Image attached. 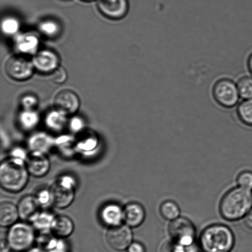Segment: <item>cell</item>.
Returning a JSON list of instances; mask_svg holds the SVG:
<instances>
[{"instance_id":"obj_1","label":"cell","mask_w":252,"mask_h":252,"mask_svg":"<svg viewBox=\"0 0 252 252\" xmlns=\"http://www.w3.org/2000/svg\"><path fill=\"white\" fill-rule=\"evenodd\" d=\"M252 207V191L239 187L229 190L224 195L219 209L224 220L234 221L244 218Z\"/></svg>"},{"instance_id":"obj_2","label":"cell","mask_w":252,"mask_h":252,"mask_svg":"<svg viewBox=\"0 0 252 252\" xmlns=\"http://www.w3.org/2000/svg\"><path fill=\"white\" fill-rule=\"evenodd\" d=\"M29 174L26 161L11 157L1 162L0 184L7 191L18 192L28 184Z\"/></svg>"},{"instance_id":"obj_3","label":"cell","mask_w":252,"mask_h":252,"mask_svg":"<svg viewBox=\"0 0 252 252\" xmlns=\"http://www.w3.org/2000/svg\"><path fill=\"white\" fill-rule=\"evenodd\" d=\"M235 238L231 229L222 224H214L202 232L200 246L204 252H229L233 248Z\"/></svg>"},{"instance_id":"obj_4","label":"cell","mask_w":252,"mask_h":252,"mask_svg":"<svg viewBox=\"0 0 252 252\" xmlns=\"http://www.w3.org/2000/svg\"><path fill=\"white\" fill-rule=\"evenodd\" d=\"M76 184L72 177L64 175L59 178L50 189L52 202L60 209L70 206L75 198Z\"/></svg>"},{"instance_id":"obj_5","label":"cell","mask_w":252,"mask_h":252,"mask_svg":"<svg viewBox=\"0 0 252 252\" xmlns=\"http://www.w3.org/2000/svg\"><path fill=\"white\" fill-rule=\"evenodd\" d=\"M6 236L11 249L16 252L28 250L34 241L33 228L24 222L12 225Z\"/></svg>"},{"instance_id":"obj_6","label":"cell","mask_w":252,"mask_h":252,"mask_svg":"<svg viewBox=\"0 0 252 252\" xmlns=\"http://www.w3.org/2000/svg\"><path fill=\"white\" fill-rule=\"evenodd\" d=\"M212 94L217 103L226 108L235 107L240 98L237 84L227 78L220 79L215 83Z\"/></svg>"},{"instance_id":"obj_7","label":"cell","mask_w":252,"mask_h":252,"mask_svg":"<svg viewBox=\"0 0 252 252\" xmlns=\"http://www.w3.org/2000/svg\"><path fill=\"white\" fill-rule=\"evenodd\" d=\"M169 233L172 240L185 247H190L194 243L196 237V229L193 223L185 217L171 221Z\"/></svg>"},{"instance_id":"obj_8","label":"cell","mask_w":252,"mask_h":252,"mask_svg":"<svg viewBox=\"0 0 252 252\" xmlns=\"http://www.w3.org/2000/svg\"><path fill=\"white\" fill-rule=\"evenodd\" d=\"M34 70L32 61L23 56H14L7 59L4 70L9 77L16 81L28 80L33 75Z\"/></svg>"},{"instance_id":"obj_9","label":"cell","mask_w":252,"mask_h":252,"mask_svg":"<svg viewBox=\"0 0 252 252\" xmlns=\"http://www.w3.org/2000/svg\"><path fill=\"white\" fill-rule=\"evenodd\" d=\"M132 231L127 225L111 227L106 234V240L108 245L116 251H124L132 242Z\"/></svg>"},{"instance_id":"obj_10","label":"cell","mask_w":252,"mask_h":252,"mask_svg":"<svg viewBox=\"0 0 252 252\" xmlns=\"http://www.w3.org/2000/svg\"><path fill=\"white\" fill-rule=\"evenodd\" d=\"M54 104L56 109L68 116L78 112L80 107V100L74 91L63 90L57 93L54 98Z\"/></svg>"},{"instance_id":"obj_11","label":"cell","mask_w":252,"mask_h":252,"mask_svg":"<svg viewBox=\"0 0 252 252\" xmlns=\"http://www.w3.org/2000/svg\"><path fill=\"white\" fill-rule=\"evenodd\" d=\"M34 69L43 73H52L59 68L60 59L57 54L50 50H41L32 59Z\"/></svg>"},{"instance_id":"obj_12","label":"cell","mask_w":252,"mask_h":252,"mask_svg":"<svg viewBox=\"0 0 252 252\" xmlns=\"http://www.w3.org/2000/svg\"><path fill=\"white\" fill-rule=\"evenodd\" d=\"M97 6L103 16L111 19H121L127 14L128 0H98Z\"/></svg>"},{"instance_id":"obj_13","label":"cell","mask_w":252,"mask_h":252,"mask_svg":"<svg viewBox=\"0 0 252 252\" xmlns=\"http://www.w3.org/2000/svg\"><path fill=\"white\" fill-rule=\"evenodd\" d=\"M29 174L35 177H43L50 169V161L46 155L38 152H32L26 160Z\"/></svg>"},{"instance_id":"obj_14","label":"cell","mask_w":252,"mask_h":252,"mask_svg":"<svg viewBox=\"0 0 252 252\" xmlns=\"http://www.w3.org/2000/svg\"><path fill=\"white\" fill-rule=\"evenodd\" d=\"M15 48L25 55H35L38 52L39 41L35 34L26 33L18 34L15 39Z\"/></svg>"},{"instance_id":"obj_15","label":"cell","mask_w":252,"mask_h":252,"mask_svg":"<svg viewBox=\"0 0 252 252\" xmlns=\"http://www.w3.org/2000/svg\"><path fill=\"white\" fill-rule=\"evenodd\" d=\"M146 212L142 204L131 202L127 205L123 212V218L126 225L130 228H137L145 221Z\"/></svg>"},{"instance_id":"obj_16","label":"cell","mask_w":252,"mask_h":252,"mask_svg":"<svg viewBox=\"0 0 252 252\" xmlns=\"http://www.w3.org/2000/svg\"><path fill=\"white\" fill-rule=\"evenodd\" d=\"M40 204L36 196L27 195L20 200L18 209L19 217L24 221H31L40 211Z\"/></svg>"},{"instance_id":"obj_17","label":"cell","mask_w":252,"mask_h":252,"mask_svg":"<svg viewBox=\"0 0 252 252\" xmlns=\"http://www.w3.org/2000/svg\"><path fill=\"white\" fill-rule=\"evenodd\" d=\"M124 209L117 204H108L101 210L100 218L103 223L110 227L119 226L124 221Z\"/></svg>"},{"instance_id":"obj_18","label":"cell","mask_w":252,"mask_h":252,"mask_svg":"<svg viewBox=\"0 0 252 252\" xmlns=\"http://www.w3.org/2000/svg\"><path fill=\"white\" fill-rule=\"evenodd\" d=\"M28 143L32 152H38L46 155L56 145V140L48 133L38 132L29 138Z\"/></svg>"},{"instance_id":"obj_19","label":"cell","mask_w":252,"mask_h":252,"mask_svg":"<svg viewBox=\"0 0 252 252\" xmlns=\"http://www.w3.org/2000/svg\"><path fill=\"white\" fill-rule=\"evenodd\" d=\"M75 226L70 218L65 216L55 217L52 223L51 231L58 238H63L73 233Z\"/></svg>"},{"instance_id":"obj_20","label":"cell","mask_w":252,"mask_h":252,"mask_svg":"<svg viewBox=\"0 0 252 252\" xmlns=\"http://www.w3.org/2000/svg\"><path fill=\"white\" fill-rule=\"evenodd\" d=\"M19 217L18 209L11 202H4L0 206V225L7 227L16 223Z\"/></svg>"},{"instance_id":"obj_21","label":"cell","mask_w":252,"mask_h":252,"mask_svg":"<svg viewBox=\"0 0 252 252\" xmlns=\"http://www.w3.org/2000/svg\"><path fill=\"white\" fill-rule=\"evenodd\" d=\"M67 123V115L58 109L51 111L46 116L45 124L47 127L55 132L63 130Z\"/></svg>"},{"instance_id":"obj_22","label":"cell","mask_w":252,"mask_h":252,"mask_svg":"<svg viewBox=\"0 0 252 252\" xmlns=\"http://www.w3.org/2000/svg\"><path fill=\"white\" fill-rule=\"evenodd\" d=\"M55 217L47 212H39L31 221L34 228L45 233L51 231L52 223Z\"/></svg>"},{"instance_id":"obj_23","label":"cell","mask_w":252,"mask_h":252,"mask_svg":"<svg viewBox=\"0 0 252 252\" xmlns=\"http://www.w3.org/2000/svg\"><path fill=\"white\" fill-rule=\"evenodd\" d=\"M19 122L21 127L26 130L33 129L39 122L38 113L33 110H24L20 113Z\"/></svg>"},{"instance_id":"obj_24","label":"cell","mask_w":252,"mask_h":252,"mask_svg":"<svg viewBox=\"0 0 252 252\" xmlns=\"http://www.w3.org/2000/svg\"><path fill=\"white\" fill-rule=\"evenodd\" d=\"M76 150L84 153H88L95 149L98 145V138L94 133L87 132L81 136L76 143Z\"/></svg>"},{"instance_id":"obj_25","label":"cell","mask_w":252,"mask_h":252,"mask_svg":"<svg viewBox=\"0 0 252 252\" xmlns=\"http://www.w3.org/2000/svg\"><path fill=\"white\" fill-rule=\"evenodd\" d=\"M159 212L163 219L172 221L179 218L180 209L176 202L166 201L160 205Z\"/></svg>"},{"instance_id":"obj_26","label":"cell","mask_w":252,"mask_h":252,"mask_svg":"<svg viewBox=\"0 0 252 252\" xmlns=\"http://www.w3.org/2000/svg\"><path fill=\"white\" fill-rule=\"evenodd\" d=\"M237 113L242 123L252 127V99L244 100L239 103Z\"/></svg>"},{"instance_id":"obj_27","label":"cell","mask_w":252,"mask_h":252,"mask_svg":"<svg viewBox=\"0 0 252 252\" xmlns=\"http://www.w3.org/2000/svg\"><path fill=\"white\" fill-rule=\"evenodd\" d=\"M240 97L243 100L252 99V77L244 76L237 83Z\"/></svg>"},{"instance_id":"obj_28","label":"cell","mask_w":252,"mask_h":252,"mask_svg":"<svg viewBox=\"0 0 252 252\" xmlns=\"http://www.w3.org/2000/svg\"><path fill=\"white\" fill-rule=\"evenodd\" d=\"M39 30L44 35L51 38L58 35L60 32V27L58 22L53 20H46L41 22L39 26Z\"/></svg>"},{"instance_id":"obj_29","label":"cell","mask_w":252,"mask_h":252,"mask_svg":"<svg viewBox=\"0 0 252 252\" xmlns=\"http://www.w3.org/2000/svg\"><path fill=\"white\" fill-rule=\"evenodd\" d=\"M20 24L18 20L13 17H7L2 21L1 29L2 32L7 35H14L18 32Z\"/></svg>"},{"instance_id":"obj_30","label":"cell","mask_w":252,"mask_h":252,"mask_svg":"<svg viewBox=\"0 0 252 252\" xmlns=\"http://www.w3.org/2000/svg\"><path fill=\"white\" fill-rule=\"evenodd\" d=\"M237 183L239 187L252 191V172L246 170V171L241 172L237 177Z\"/></svg>"},{"instance_id":"obj_31","label":"cell","mask_w":252,"mask_h":252,"mask_svg":"<svg viewBox=\"0 0 252 252\" xmlns=\"http://www.w3.org/2000/svg\"><path fill=\"white\" fill-rule=\"evenodd\" d=\"M67 76V72L65 69L62 66H59L54 72L51 73V80L54 83L61 85L65 82Z\"/></svg>"},{"instance_id":"obj_32","label":"cell","mask_w":252,"mask_h":252,"mask_svg":"<svg viewBox=\"0 0 252 252\" xmlns=\"http://www.w3.org/2000/svg\"><path fill=\"white\" fill-rule=\"evenodd\" d=\"M161 252H186L185 247L174 241L167 242L162 247Z\"/></svg>"},{"instance_id":"obj_33","label":"cell","mask_w":252,"mask_h":252,"mask_svg":"<svg viewBox=\"0 0 252 252\" xmlns=\"http://www.w3.org/2000/svg\"><path fill=\"white\" fill-rule=\"evenodd\" d=\"M21 105L24 110H33L38 105V99L33 95H26L21 99Z\"/></svg>"},{"instance_id":"obj_34","label":"cell","mask_w":252,"mask_h":252,"mask_svg":"<svg viewBox=\"0 0 252 252\" xmlns=\"http://www.w3.org/2000/svg\"><path fill=\"white\" fill-rule=\"evenodd\" d=\"M36 197L41 206H46V205L52 202L50 189H43L39 190L36 194Z\"/></svg>"},{"instance_id":"obj_35","label":"cell","mask_w":252,"mask_h":252,"mask_svg":"<svg viewBox=\"0 0 252 252\" xmlns=\"http://www.w3.org/2000/svg\"><path fill=\"white\" fill-rule=\"evenodd\" d=\"M69 127L73 132H79L85 127V123L82 118L79 117L71 118L68 122Z\"/></svg>"},{"instance_id":"obj_36","label":"cell","mask_w":252,"mask_h":252,"mask_svg":"<svg viewBox=\"0 0 252 252\" xmlns=\"http://www.w3.org/2000/svg\"><path fill=\"white\" fill-rule=\"evenodd\" d=\"M27 157L28 156L27 155L26 151L21 148H16L12 151L11 157L26 161Z\"/></svg>"},{"instance_id":"obj_37","label":"cell","mask_w":252,"mask_h":252,"mask_svg":"<svg viewBox=\"0 0 252 252\" xmlns=\"http://www.w3.org/2000/svg\"><path fill=\"white\" fill-rule=\"evenodd\" d=\"M128 252H146V249L142 243L134 242L128 247Z\"/></svg>"},{"instance_id":"obj_38","label":"cell","mask_w":252,"mask_h":252,"mask_svg":"<svg viewBox=\"0 0 252 252\" xmlns=\"http://www.w3.org/2000/svg\"><path fill=\"white\" fill-rule=\"evenodd\" d=\"M11 249L8 240H7V236L4 237L1 234V250H0V252H9Z\"/></svg>"},{"instance_id":"obj_39","label":"cell","mask_w":252,"mask_h":252,"mask_svg":"<svg viewBox=\"0 0 252 252\" xmlns=\"http://www.w3.org/2000/svg\"><path fill=\"white\" fill-rule=\"evenodd\" d=\"M244 223L248 228L252 229V209L244 217Z\"/></svg>"},{"instance_id":"obj_40","label":"cell","mask_w":252,"mask_h":252,"mask_svg":"<svg viewBox=\"0 0 252 252\" xmlns=\"http://www.w3.org/2000/svg\"><path fill=\"white\" fill-rule=\"evenodd\" d=\"M248 68L249 71H250V72L251 73V75L252 76V53L251 54V56H249L248 62Z\"/></svg>"},{"instance_id":"obj_41","label":"cell","mask_w":252,"mask_h":252,"mask_svg":"<svg viewBox=\"0 0 252 252\" xmlns=\"http://www.w3.org/2000/svg\"><path fill=\"white\" fill-rule=\"evenodd\" d=\"M28 252H44L43 251H41V249H32L31 250L28 251Z\"/></svg>"},{"instance_id":"obj_42","label":"cell","mask_w":252,"mask_h":252,"mask_svg":"<svg viewBox=\"0 0 252 252\" xmlns=\"http://www.w3.org/2000/svg\"><path fill=\"white\" fill-rule=\"evenodd\" d=\"M83 1L90 2V1H94V0H83Z\"/></svg>"}]
</instances>
